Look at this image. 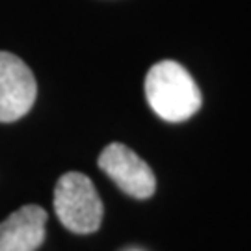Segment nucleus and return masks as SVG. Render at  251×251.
Listing matches in <instances>:
<instances>
[{
    "mask_svg": "<svg viewBox=\"0 0 251 251\" xmlns=\"http://www.w3.org/2000/svg\"><path fill=\"white\" fill-rule=\"evenodd\" d=\"M145 95L154 114L166 121H186L201 108V91L180 63H154L145 76Z\"/></svg>",
    "mask_w": 251,
    "mask_h": 251,
    "instance_id": "obj_1",
    "label": "nucleus"
},
{
    "mask_svg": "<svg viewBox=\"0 0 251 251\" xmlns=\"http://www.w3.org/2000/svg\"><path fill=\"white\" fill-rule=\"evenodd\" d=\"M56 216L71 233L90 234L100 227L104 206L90 177L69 171L62 175L54 190Z\"/></svg>",
    "mask_w": 251,
    "mask_h": 251,
    "instance_id": "obj_2",
    "label": "nucleus"
},
{
    "mask_svg": "<svg viewBox=\"0 0 251 251\" xmlns=\"http://www.w3.org/2000/svg\"><path fill=\"white\" fill-rule=\"evenodd\" d=\"M36 95L37 84L30 67L15 54L0 50V123L26 116Z\"/></svg>",
    "mask_w": 251,
    "mask_h": 251,
    "instance_id": "obj_3",
    "label": "nucleus"
},
{
    "mask_svg": "<svg viewBox=\"0 0 251 251\" xmlns=\"http://www.w3.org/2000/svg\"><path fill=\"white\" fill-rule=\"evenodd\" d=\"M99 168L125 194L136 199L151 198L156 190V179L149 164L123 144L106 145L99 154Z\"/></svg>",
    "mask_w": 251,
    "mask_h": 251,
    "instance_id": "obj_4",
    "label": "nucleus"
},
{
    "mask_svg": "<svg viewBox=\"0 0 251 251\" xmlns=\"http://www.w3.org/2000/svg\"><path fill=\"white\" fill-rule=\"evenodd\" d=\"M47 212L25 205L0 224V251H36L45 240Z\"/></svg>",
    "mask_w": 251,
    "mask_h": 251,
    "instance_id": "obj_5",
    "label": "nucleus"
}]
</instances>
